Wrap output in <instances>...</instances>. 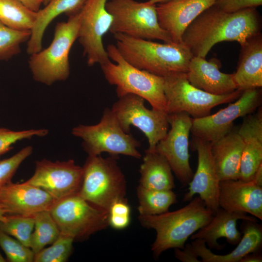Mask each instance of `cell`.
Masks as SVG:
<instances>
[{"label":"cell","instance_id":"cell-5","mask_svg":"<svg viewBox=\"0 0 262 262\" xmlns=\"http://www.w3.org/2000/svg\"><path fill=\"white\" fill-rule=\"evenodd\" d=\"M79 27V13L69 16L66 21L58 22L49 46L31 55L29 66L35 81L50 85L68 78L69 54L78 39Z\"/></svg>","mask_w":262,"mask_h":262},{"label":"cell","instance_id":"cell-24","mask_svg":"<svg viewBox=\"0 0 262 262\" xmlns=\"http://www.w3.org/2000/svg\"><path fill=\"white\" fill-rule=\"evenodd\" d=\"M243 235L236 247L231 252L225 255L213 253L207 248L205 242L200 239L192 240L191 244L198 257L203 262H240L242 258L248 254L256 252L262 245V226L256 221L243 220Z\"/></svg>","mask_w":262,"mask_h":262},{"label":"cell","instance_id":"cell-41","mask_svg":"<svg viewBox=\"0 0 262 262\" xmlns=\"http://www.w3.org/2000/svg\"><path fill=\"white\" fill-rule=\"evenodd\" d=\"M30 10L37 12L40 10L43 0H17Z\"/></svg>","mask_w":262,"mask_h":262},{"label":"cell","instance_id":"cell-35","mask_svg":"<svg viewBox=\"0 0 262 262\" xmlns=\"http://www.w3.org/2000/svg\"><path fill=\"white\" fill-rule=\"evenodd\" d=\"M48 133V131L45 129L14 131L0 128V155L10 151L13 148V145L17 141L33 136H44Z\"/></svg>","mask_w":262,"mask_h":262},{"label":"cell","instance_id":"cell-30","mask_svg":"<svg viewBox=\"0 0 262 262\" xmlns=\"http://www.w3.org/2000/svg\"><path fill=\"white\" fill-rule=\"evenodd\" d=\"M34 219L30 247L36 254L48 245L52 244L59 237L60 231L49 210L33 215Z\"/></svg>","mask_w":262,"mask_h":262},{"label":"cell","instance_id":"cell-8","mask_svg":"<svg viewBox=\"0 0 262 262\" xmlns=\"http://www.w3.org/2000/svg\"><path fill=\"white\" fill-rule=\"evenodd\" d=\"M106 7L113 17L109 32L113 34L121 33L134 38L173 42L159 24L156 4L148 1L110 0Z\"/></svg>","mask_w":262,"mask_h":262},{"label":"cell","instance_id":"cell-39","mask_svg":"<svg viewBox=\"0 0 262 262\" xmlns=\"http://www.w3.org/2000/svg\"><path fill=\"white\" fill-rule=\"evenodd\" d=\"M130 207L127 199L114 202L109 211L110 214L119 215H130Z\"/></svg>","mask_w":262,"mask_h":262},{"label":"cell","instance_id":"cell-21","mask_svg":"<svg viewBox=\"0 0 262 262\" xmlns=\"http://www.w3.org/2000/svg\"><path fill=\"white\" fill-rule=\"evenodd\" d=\"M238 220L257 221L255 217L243 212H230L219 208L212 220L206 225L191 236V239L203 240L210 249L221 250L224 245L218 243V240L225 238L232 245L238 244L242 238L237 228Z\"/></svg>","mask_w":262,"mask_h":262},{"label":"cell","instance_id":"cell-20","mask_svg":"<svg viewBox=\"0 0 262 262\" xmlns=\"http://www.w3.org/2000/svg\"><path fill=\"white\" fill-rule=\"evenodd\" d=\"M237 131L244 147L240 167V180L250 181L262 164V111L246 115Z\"/></svg>","mask_w":262,"mask_h":262},{"label":"cell","instance_id":"cell-45","mask_svg":"<svg viewBox=\"0 0 262 262\" xmlns=\"http://www.w3.org/2000/svg\"><path fill=\"white\" fill-rule=\"evenodd\" d=\"M6 219V214L0 207V221H4Z\"/></svg>","mask_w":262,"mask_h":262},{"label":"cell","instance_id":"cell-7","mask_svg":"<svg viewBox=\"0 0 262 262\" xmlns=\"http://www.w3.org/2000/svg\"><path fill=\"white\" fill-rule=\"evenodd\" d=\"M72 134L82 140V146L88 156L124 155L140 159V142L120 126L111 109L106 108L99 122L93 125H79L72 130Z\"/></svg>","mask_w":262,"mask_h":262},{"label":"cell","instance_id":"cell-34","mask_svg":"<svg viewBox=\"0 0 262 262\" xmlns=\"http://www.w3.org/2000/svg\"><path fill=\"white\" fill-rule=\"evenodd\" d=\"M0 247L9 262H34V253L16 239L0 230Z\"/></svg>","mask_w":262,"mask_h":262},{"label":"cell","instance_id":"cell-12","mask_svg":"<svg viewBox=\"0 0 262 262\" xmlns=\"http://www.w3.org/2000/svg\"><path fill=\"white\" fill-rule=\"evenodd\" d=\"M261 103L260 88L245 90L235 101L216 113L193 118L191 132L194 137L212 144L232 130L236 119L252 114Z\"/></svg>","mask_w":262,"mask_h":262},{"label":"cell","instance_id":"cell-17","mask_svg":"<svg viewBox=\"0 0 262 262\" xmlns=\"http://www.w3.org/2000/svg\"><path fill=\"white\" fill-rule=\"evenodd\" d=\"M55 201L43 189L25 182L11 181L0 188V207L6 214L33 215L49 210Z\"/></svg>","mask_w":262,"mask_h":262},{"label":"cell","instance_id":"cell-3","mask_svg":"<svg viewBox=\"0 0 262 262\" xmlns=\"http://www.w3.org/2000/svg\"><path fill=\"white\" fill-rule=\"evenodd\" d=\"M113 35L121 56L138 69L163 77L188 71L193 55L183 43H160L121 33Z\"/></svg>","mask_w":262,"mask_h":262},{"label":"cell","instance_id":"cell-6","mask_svg":"<svg viewBox=\"0 0 262 262\" xmlns=\"http://www.w3.org/2000/svg\"><path fill=\"white\" fill-rule=\"evenodd\" d=\"M117 155L88 156L82 166L83 179L78 195L109 212L115 202L126 199V180L118 164Z\"/></svg>","mask_w":262,"mask_h":262},{"label":"cell","instance_id":"cell-2","mask_svg":"<svg viewBox=\"0 0 262 262\" xmlns=\"http://www.w3.org/2000/svg\"><path fill=\"white\" fill-rule=\"evenodd\" d=\"M213 216L204 202L196 196L176 211L157 215H139L138 219L142 226L156 231L151 249L158 258L169 249H183L188 238L208 224Z\"/></svg>","mask_w":262,"mask_h":262},{"label":"cell","instance_id":"cell-28","mask_svg":"<svg viewBox=\"0 0 262 262\" xmlns=\"http://www.w3.org/2000/svg\"><path fill=\"white\" fill-rule=\"evenodd\" d=\"M139 215H157L168 211L177 202V196L172 190H156L140 185L137 189Z\"/></svg>","mask_w":262,"mask_h":262},{"label":"cell","instance_id":"cell-36","mask_svg":"<svg viewBox=\"0 0 262 262\" xmlns=\"http://www.w3.org/2000/svg\"><path fill=\"white\" fill-rule=\"evenodd\" d=\"M32 152V147L28 146L12 156L0 160V188L12 181L20 165Z\"/></svg>","mask_w":262,"mask_h":262},{"label":"cell","instance_id":"cell-1","mask_svg":"<svg viewBox=\"0 0 262 262\" xmlns=\"http://www.w3.org/2000/svg\"><path fill=\"white\" fill-rule=\"evenodd\" d=\"M261 30V17L256 8L228 13L213 5L188 26L182 42L193 56L205 58L216 44L235 41L242 46Z\"/></svg>","mask_w":262,"mask_h":262},{"label":"cell","instance_id":"cell-19","mask_svg":"<svg viewBox=\"0 0 262 262\" xmlns=\"http://www.w3.org/2000/svg\"><path fill=\"white\" fill-rule=\"evenodd\" d=\"M218 203L225 210L249 213L262 220V186L252 180H221Z\"/></svg>","mask_w":262,"mask_h":262},{"label":"cell","instance_id":"cell-23","mask_svg":"<svg viewBox=\"0 0 262 262\" xmlns=\"http://www.w3.org/2000/svg\"><path fill=\"white\" fill-rule=\"evenodd\" d=\"M241 46L236 70L233 78L237 89L262 86V34H257Z\"/></svg>","mask_w":262,"mask_h":262},{"label":"cell","instance_id":"cell-4","mask_svg":"<svg viewBox=\"0 0 262 262\" xmlns=\"http://www.w3.org/2000/svg\"><path fill=\"white\" fill-rule=\"evenodd\" d=\"M106 50L115 63L109 60L100 66L107 82L116 86L118 98L135 95L147 101L152 109L166 112L164 77L131 65L113 44L108 45Z\"/></svg>","mask_w":262,"mask_h":262},{"label":"cell","instance_id":"cell-25","mask_svg":"<svg viewBox=\"0 0 262 262\" xmlns=\"http://www.w3.org/2000/svg\"><path fill=\"white\" fill-rule=\"evenodd\" d=\"M243 147L241 137L233 129L211 144L212 155L220 181L240 179Z\"/></svg>","mask_w":262,"mask_h":262},{"label":"cell","instance_id":"cell-31","mask_svg":"<svg viewBox=\"0 0 262 262\" xmlns=\"http://www.w3.org/2000/svg\"><path fill=\"white\" fill-rule=\"evenodd\" d=\"M34 226L33 215L6 214L5 220L0 221V231L14 237L29 247Z\"/></svg>","mask_w":262,"mask_h":262},{"label":"cell","instance_id":"cell-22","mask_svg":"<svg viewBox=\"0 0 262 262\" xmlns=\"http://www.w3.org/2000/svg\"><path fill=\"white\" fill-rule=\"evenodd\" d=\"M186 73L192 85L213 95H226L237 89L233 73L222 72L217 62L200 56H193Z\"/></svg>","mask_w":262,"mask_h":262},{"label":"cell","instance_id":"cell-14","mask_svg":"<svg viewBox=\"0 0 262 262\" xmlns=\"http://www.w3.org/2000/svg\"><path fill=\"white\" fill-rule=\"evenodd\" d=\"M170 129L156 145L155 150L167 161L183 186L188 185L194 173L190 164L189 137L193 118L185 112L168 114Z\"/></svg>","mask_w":262,"mask_h":262},{"label":"cell","instance_id":"cell-10","mask_svg":"<svg viewBox=\"0 0 262 262\" xmlns=\"http://www.w3.org/2000/svg\"><path fill=\"white\" fill-rule=\"evenodd\" d=\"M164 78L166 113L185 112L194 119L211 115L213 108L233 102L243 92L237 89L223 95L208 93L192 85L184 72L171 73Z\"/></svg>","mask_w":262,"mask_h":262},{"label":"cell","instance_id":"cell-29","mask_svg":"<svg viewBox=\"0 0 262 262\" xmlns=\"http://www.w3.org/2000/svg\"><path fill=\"white\" fill-rule=\"evenodd\" d=\"M36 16L17 0H0V21L11 28L31 31Z\"/></svg>","mask_w":262,"mask_h":262},{"label":"cell","instance_id":"cell-47","mask_svg":"<svg viewBox=\"0 0 262 262\" xmlns=\"http://www.w3.org/2000/svg\"><path fill=\"white\" fill-rule=\"evenodd\" d=\"M50 1V0H43V4L44 5H47L49 2Z\"/></svg>","mask_w":262,"mask_h":262},{"label":"cell","instance_id":"cell-26","mask_svg":"<svg viewBox=\"0 0 262 262\" xmlns=\"http://www.w3.org/2000/svg\"><path fill=\"white\" fill-rule=\"evenodd\" d=\"M87 0H50L45 7L37 12L35 21L27 42L29 55L42 49V39L46 28L57 16L66 14L68 16L80 12Z\"/></svg>","mask_w":262,"mask_h":262},{"label":"cell","instance_id":"cell-40","mask_svg":"<svg viewBox=\"0 0 262 262\" xmlns=\"http://www.w3.org/2000/svg\"><path fill=\"white\" fill-rule=\"evenodd\" d=\"M130 222V215L110 214L109 224L112 228L121 229L126 228Z\"/></svg>","mask_w":262,"mask_h":262},{"label":"cell","instance_id":"cell-18","mask_svg":"<svg viewBox=\"0 0 262 262\" xmlns=\"http://www.w3.org/2000/svg\"><path fill=\"white\" fill-rule=\"evenodd\" d=\"M215 0H170L156 4L161 27L176 43L182 42L184 32L202 13L213 5Z\"/></svg>","mask_w":262,"mask_h":262},{"label":"cell","instance_id":"cell-9","mask_svg":"<svg viewBox=\"0 0 262 262\" xmlns=\"http://www.w3.org/2000/svg\"><path fill=\"white\" fill-rule=\"evenodd\" d=\"M60 233L82 241L109 226L108 211L78 194L56 200L49 210Z\"/></svg>","mask_w":262,"mask_h":262},{"label":"cell","instance_id":"cell-15","mask_svg":"<svg viewBox=\"0 0 262 262\" xmlns=\"http://www.w3.org/2000/svg\"><path fill=\"white\" fill-rule=\"evenodd\" d=\"M83 179V168L70 159L52 162L46 159L35 162L33 175L25 183L41 188L55 200L78 194Z\"/></svg>","mask_w":262,"mask_h":262},{"label":"cell","instance_id":"cell-37","mask_svg":"<svg viewBox=\"0 0 262 262\" xmlns=\"http://www.w3.org/2000/svg\"><path fill=\"white\" fill-rule=\"evenodd\" d=\"M228 13H234L262 5V0H215L213 4Z\"/></svg>","mask_w":262,"mask_h":262},{"label":"cell","instance_id":"cell-44","mask_svg":"<svg viewBox=\"0 0 262 262\" xmlns=\"http://www.w3.org/2000/svg\"><path fill=\"white\" fill-rule=\"evenodd\" d=\"M170 0H148V1L151 3L157 4L159 3H164Z\"/></svg>","mask_w":262,"mask_h":262},{"label":"cell","instance_id":"cell-46","mask_svg":"<svg viewBox=\"0 0 262 262\" xmlns=\"http://www.w3.org/2000/svg\"><path fill=\"white\" fill-rule=\"evenodd\" d=\"M7 262L6 259H5L1 255L0 252V262Z\"/></svg>","mask_w":262,"mask_h":262},{"label":"cell","instance_id":"cell-43","mask_svg":"<svg viewBox=\"0 0 262 262\" xmlns=\"http://www.w3.org/2000/svg\"><path fill=\"white\" fill-rule=\"evenodd\" d=\"M252 180L258 185L262 186V164L256 170Z\"/></svg>","mask_w":262,"mask_h":262},{"label":"cell","instance_id":"cell-16","mask_svg":"<svg viewBox=\"0 0 262 262\" xmlns=\"http://www.w3.org/2000/svg\"><path fill=\"white\" fill-rule=\"evenodd\" d=\"M193 139L194 147L197 153V166L188 184V191L184 195L183 201H190L198 194L214 215L219 208L220 180L212 155L211 144L195 137Z\"/></svg>","mask_w":262,"mask_h":262},{"label":"cell","instance_id":"cell-27","mask_svg":"<svg viewBox=\"0 0 262 262\" xmlns=\"http://www.w3.org/2000/svg\"><path fill=\"white\" fill-rule=\"evenodd\" d=\"M140 186L156 190H170L175 188L172 170L166 159L156 150L145 151L140 167Z\"/></svg>","mask_w":262,"mask_h":262},{"label":"cell","instance_id":"cell-13","mask_svg":"<svg viewBox=\"0 0 262 262\" xmlns=\"http://www.w3.org/2000/svg\"><path fill=\"white\" fill-rule=\"evenodd\" d=\"M108 0H87L79 12L78 40L87 64L100 65L110 60L103 43L109 31L113 17L106 9Z\"/></svg>","mask_w":262,"mask_h":262},{"label":"cell","instance_id":"cell-38","mask_svg":"<svg viewBox=\"0 0 262 262\" xmlns=\"http://www.w3.org/2000/svg\"><path fill=\"white\" fill-rule=\"evenodd\" d=\"M175 257L182 262H199L198 256L191 244H185L183 249L174 248Z\"/></svg>","mask_w":262,"mask_h":262},{"label":"cell","instance_id":"cell-33","mask_svg":"<svg viewBox=\"0 0 262 262\" xmlns=\"http://www.w3.org/2000/svg\"><path fill=\"white\" fill-rule=\"evenodd\" d=\"M74 239L60 233L51 246L35 254L34 262H65L72 254Z\"/></svg>","mask_w":262,"mask_h":262},{"label":"cell","instance_id":"cell-11","mask_svg":"<svg viewBox=\"0 0 262 262\" xmlns=\"http://www.w3.org/2000/svg\"><path fill=\"white\" fill-rule=\"evenodd\" d=\"M118 98L111 109L122 129L129 133L131 126L137 128L148 140L147 149L155 150L169 130L168 114L147 108L145 100L135 95L128 94Z\"/></svg>","mask_w":262,"mask_h":262},{"label":"cell","instance_id":"cell-42","mask_svg":"<svg viewBox=\"0 0 262 262\" xmlns=\"http://www.w3.org/2000/svg\"><path fill=\"white\" fill-rule=\"evenodd\" d=\"M262 256L256 252L249 253L244 256L240 262H262Z\"/></svg>","mask_w":262,"mask_h":262},{"label":"cell","instance_id":"cell-32","mask_svg":"<svg viewBox=\"0 0 262 262\" xmlns=\"http://www.w3.org/2000/svg\"><path fill=\"white\" fill-rule=\"evenodd\" d=\"M31 31L11 28L0 21V59L6 60L20 52V45L28 41Z\"/></svg>","mask_w":262,"mask_h":262}]
</instances>
